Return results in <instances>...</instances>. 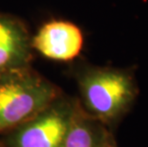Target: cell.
I'll return each mask as SVG.
<instances>
[{
  "label": "cell",
  "instance_id": "8",
  "mask_svg": "<svg viewBox=\"0 0 148 147\" xmlns=\"http://www.w3.org/2000/svg\"><path fill=\"white\" fill-rule=\"evenodd\" d=\"M0 147H4V145L2 144V142H0Z\"/></svg>",
  "mask_w": 148,
  "mask_h": 147
},
{
  "label": "cell",
  "instance_id": "1",
  "mask_svg": "<svg viewBox=\"0 0 148 147\" xmlns=\"http://www.w3.org/2000/svg\"><path fill=\"white\" fill-rule=\"evenodd\" d=\"M81 106L107 127L130 110L138 89L131 71L109 67H83L77 74Z\"/></svg>",
  "mask_w": 148,
  "mask_h": 147
},
{
  "label": "cell",
  "instance_id": "2",
  "mask_svg": "<svg viewBox=\"0 0 148 147\" xmlns=\"http://www.w3.org/2000/svg\"><path fill=\"white\" fill-rule=\"evenodd\" d=\"M61 94L31 66L0 71V135L34 117Z\"/></svg>",
  "mask_w": 148,
  "mask_h": 147
},
{
  "label": "cell",
  "instance_id": "6",
  "mask_svg": "<svg viewBox=\"0 0 148 147\" xmlns=\"http://www.w3.org/2000/svg\"><path fill=\"white\" fill-rule=\"evenodd\" d=\"M112 137L108 127L88 114L77 99L63 147H106Z\"/></svg>",
  "mask_w": 148,
  "mask_h": 147
},
{
  "label": "cell",
  "instance_id": "3",
  "mask_svg": "<svg viewBox=\"0 0 148 147\" xmlns=\"http://www.w3.org/2000/svg\"><path fill=\"white\" fill-rule=\"evenodd\" d=\"M77 98L63 93L34 117L0 135L4 147H63Z\"/></svg>",
  "mask_w": 148,
  "mask_h": 147
},
{
  "label": "cell",
  "instance_id": "7",
  "mask_svg": "<svg viewBox=\"0 0 148 147\" xmlns=\"http://www.w3.org/2000/svg\"><path fill=\"white\" fill-rule=\"evenodd\" d=\"M106 147H118V145H116V143L115 139H114V137H112L111 139H110L108 144H107Z\"/></svg>",
  "mask_w": 148,
  "mask_h": 147
},
{
  "label": "cell",
  "instance_id": "5",
  "mask_svg": "<svg viewBox=\"0 0 148 147\" xmlns=\"http://www.w3.org/2000/svg\"><path fill=\"white\" fill-rule=\"evenodd\" d=\"M32 38L26 25L12 15L0 14V71L31 66Z\"/></svg>",
  "mask_w": 148,
  "mask_h": 147
},
{
  "label": "cell",
  "instance_id": "4",
  "mask_svg": "<svg viewBox=\"0 0 148 147\" xmlns=\"http://www.w3.org/2000/svg\"><path fill=\"white\" fill-rule=\"evenodd\" d=\"M83 34L77 25L63 20L44 24L32 38V47L44 57L56 61L73 60L83 48Z\"/></svg>",
  "mask_w": 148,
  "mask_h": 147
}]
</instances>
